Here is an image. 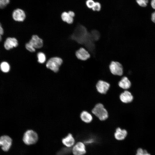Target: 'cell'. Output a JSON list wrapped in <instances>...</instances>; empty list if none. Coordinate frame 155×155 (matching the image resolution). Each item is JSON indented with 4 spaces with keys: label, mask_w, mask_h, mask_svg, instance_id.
Wrapping results in <instances>:
<instances>
[{
    "label": "cell",
    "mask_w": 155,
    "mask_h": 155,
    "mask_svg": "<svg viewBox=\"0 0 155 155\" xmlns=\"http://www.w3.org/2000/svg\"><path fill=\"white\" fill-rule=\"evenodd\" d=\"M95 2L93 0H87L86 4L87 7L89 8H92L94 6Z\"/></svg>",
    "instance_id": "cell-26"
},
{
    "label": "cell",
    "mask_w": 155,
    "mask_h": 155,
    "mask_svg": "<svg viewBox=\"0 0 155 155\" xmlns=\"http://www.w3.org/2000/svg\"><path fill=\"white\" fill-rule=\"evenodd\" d=\"M3 40V36L2 35L0 34V42Z\"/></svg>",
    "instance_id": "cell-31"
},
{
    "label": "cell",
    "mask_w": 155,
    "mask_h": 155,
    "mask_svg": "<svg viewBox=\"0 0 155 155\" xmlns=\"http://www.w3.org/2000/svg\"><path fill=\"white\" fill-rule=\"evenodd\" d=\"M151 5L152 8L155 9V0H151Z\"/></svg>",
    "instance_id": "cell-29"
},
{
    "label": "cell",
    "mask_w": 155,
    "mask_h": 155,
    "mask_svg": "<svg viewBox=\"0 0 155 155\" xmlns=\"http://www.w3.org/2000/svg\"><path fill=\"white\" fill-rule=\"evenodd\" d=\"M4 29L1 24L0 22V34L3 36L4 34Z\"/></svg>",
    "instance_id": "cell-27"
},
{
    "label": "cell",
    "mask_w": 155,
    "mask_h": 155,
    "mask_svg": "<svg viewBox=\"0 0 155 155\" xmlns=\"http://www.w3.org/2000/svg\"><path fill=\"white\" fill-rule=\"evenodd\" d=\"M101 8L100 3L98 2H96L92 9L93 11H99L100 10Z\"/></svg>",
    "instance_id": "cell-25"
},
{
    "label": "cell",
    "mask_w": 155,
    "mask_h": 155,
    "mask_svg": "<svg viewBox=\"0 0 155 155\" xmlns=\"http://www.w3.org/2000/svg\"><path fill=\"white\" fill-rule=\"evenodd\" d=\"M63 60L58 57H54L50 59L47 62L46 66L55 72H57L63 63Z\"/></svg>",
    "instance_id": "cell-4"
},
{
    "label": "cell",
    "mask_w": 155,
    "mask_h": 155,
    "mask_svg": "<svg viewBox=\"0 0 155 155\" xmlns=\"http://www.w3.org/2000/svg\"><path fill=\"white\" fill-rule=\"evenodd\" d=\"M75 139L71 133H69L62 140V144L68 148L73 147L75 144Z\"/></svg>",
    "instance_id": "cell-12"
},
{
    "label": "cell",
    "mask_w": 155,
    "mask_h": 155,
    "mask_svg": "<svg viewBox=\"0 0 155 155\" xmlns=\"http://www.w3.org/2000/svg\"><path fill=\"white\" fill-rule=\"evenodd\" d=\"M127 134V131L125 129H122L120 127L117 128L114 134L115 138L118 141L124 140Z\"/></svg>",
    "instance_id": "cell-14"
},
{
    "label": "cell",
    "mask_w": 155,
    "mask_h": 155,
    "mask_svg": "<svg viewBox=\"0 0 155 155\" xmlns=\"http://www.w3.org/2000/svg\"><path fill=\"white\" fill-rule=\"evenodd\" d=\"M28 42L35 49L40 48L42 47L43 45L42 40L38 36L36 35L32 36L31 39Z\"/></svg>",
    "instance_id": "cell-11"
},
{
    "label": "cell",
    "mask_w": 155,
    "mask_h": 155,
    "mask_svg": "<svg viewBox=\"0 0 155 155\" xmlns=\"http://www.w3.org/2000/svg\"><path fill=\"white\" fill-rule=\"evenodd\" d=\"M118 84L119 86L122 88L127 89L130 87L131 83L128 78L125 76L122 78L119 82Z\"/></svg>",
    "instance_id": "cell-16"
},
{
    "label": "cell",
    "mask_w": 155,
    "mask_h": 155,
    "mask_svg": "<svg viewBox=\"0 0 155 155\" xmlns=\"http://www.w3.org/2000/svg\"><path fill=\"white\" fill-rule=\"evenodd\" d=\"M69 14L73 18L75 15L74 13L72 11H69L68 12Z\"/></svg>",
    "instance_id": "cell-30"
},
{
    "label": "cell",
    "mask_w": 155,
    "mask_h": 155,
    "mask_svg": "<svg viewBox=\"0 0 155 155\" xmlns=\"http://www.w3.org/2000/svg\"><path fill=\"white\" fill-rule=\"evenodd\" d=\"M12 140L9 136L3 135L0 137V146L3 150L8 151L12 145Z\"/></svg>",
    "instance_id": "cell-8"
},
{
    "label": "cell",
    "mask_w": 155,
    "mask_h": 155,
    "mask_svg": "<svg viewBox=\"0 0 155 155\" xmlns=\"http://www.w3.org/2000/svg\"><path fill=\"white\" fill-rule=\"evenodd\" d=\"M72 151L73 155H84L86 153L85 145L81 142L75 144L72 147Z\"/></svg>",
    "instance_id": "cell-5"
},
{
    "label": "cell",
    "mask_w": 155,
    "mask_h": 155,
    "mask_svg": "<svg viewBox=\"0 0 155 155\" xmlns=\"http://www.w3.org/2000/svg\"><path fill=\"white\" fill-rule=\"evenodd\" d=\"M80 118L84 122L88 123L92 121L93 118L90 114L85 111H82L80 114Z\"/></svg>",
    "instance_id": "cell-17"
},
{
    "label": "cell",
    "mask_w": 155,
    "mask_h": 155,
    "mask_svg": "<svg viewBox=\"0 0 155 155\" xmlns=\"http://www.w3.org/2000/svg\"><path fill=\"white\" fill-rule=\"evenodd\" d=\"M149 0H136L137 3L140 6L144 7L147 6Z\"/></svg>",
    "instance_id": "cell-21"
},
{
    "label": "cell",
    "mask_w": 155,
    "mask_h": 155,
    "mask_svg": "<svg viewBox=\"0 0 155 155\" xmlns=\"http://www.w3.org/2000/svg\"><path fill=\"white\" fill-rule=\"evenodd\" d=\"M71 38L79 43L84 44L92 52L94 50L95 41L91 33L88 32L86 29L82 26H78L71 36Z\"/></svg>",
    "instance_id": "cell-1"
},
{
    "label": "cell",
    "mask_w": 155,
    "mask_h": 155,
    "mask_svg": "<svg viewBox=\"0 0 155 155\" xmlns=\"http://www.w3.org/2000/svg\"><path fill=\"white\" fill-rule=\"evenodd\" d=\"M25 48L27 50L30 52H33L36 51V49L28 42L26 44Z\"/></svg>",
    "instance_id": "cell-24"
},
{
    "label": "cell",
    "mask_w": 155,
    "mask_h": 155,
    "mask_svg": "<svg viewBox=\"0 0 155 155\" xmlns=\"http://www.w3.org/2000/svg\"><path fill=\"white\" fill-rule=\"evenodd\" d=\"M109 68L111 72L114 75L121 76L123 74L122 66L118 62L112 61L109 65Z\"/></svg>",
    "instance_id": "cell-6"
},
{
    "label": "cell",
    "mask_w": 155,
    "mask_h": 155,
    "mask_svg": "<svg viewBox=\"0 0 155 155\" xmlns=\"http://www.w3.org/2000/svg\"><path fill=\"white\" fill-rule=\"evenodd\" d=\"M38 61L40 63H44L46 61V58L45 54L42 52H39L37 54Z\"/></svg>",
    "instance_id": "cell-20"
},
{
    "label": "cell",
    "mask_w": 155,
    "mask_h": 155,
    "mask_svg": "<svg viewBox=\"0 0 155 155\" xmlns=\"http://www.w3.org/2000/svg\"><path fill=\"white\" fill-rule=\"evenodd\" d=\"M120 99L123 103H127L131 102L133 99V96L129 91L125 90L120 96Z\"/></svg>",
    "instance_id": "cell-15"
},
{
    "label": "cell",
    "mask_w": 155,
    "mask_h": 155,
    "mask_svg": "<svg viewBox=\"0 0 155 155\" xmlns=\"http://www.w3.org/2000/svg\"><path fill=\"white\" fill-rule=\"evenodd\" d=\"M151 20L153 22L155 23V11L152 14Z\"/></svg>",
    "instance_id": "cell-28"
},
{
    "label": "cell",
    "mask_w": 155,
    "mask_h": 155,
    "mask_svg": "<svg viewBox=\"0 0 155 155\" xmlns=\"http://www.w3.org/2000/svg\"><path fill=\"white\" fill-rule=\"evenodd\" d=\"M61 16L62 20L68 24H71L73 22V18L69 14L68 12H63L62 13Z\"/></svg>",
    "instance_id": "cell-19"
},
{
    "label": "cell",
    "mask_w": 155,
    "mask_h": 155,
    "mask_svg": "<svg viewBox=\"0 0 155 155\" xmlns=\"http://www.w3.org/2000/svg\"><path fill=\"white\" fill-rule=\"evenodd\" d=\"M11 66L7 61H3L0 63V70L4 73H7L10 70Z\"/></svg>",
    "instance_id": "cell-18"
},
{
    "label": "cell",
    "mask_w": 155,
    "mask_h": 155,
    "mask_svg": "<svg viewBox=\"0 0 155 155\" xmlns=\"http://www.w3.org/2000/svg\"><path fill=\"white\" fill-rule=\"evenodd\" d=\"M110 86L108 83L100 80L98 82L96 87L99 92L102 94H105L108 90Z\"/></svg>",
    "instance_id": "cell-10"
},
{
    "label": "cell",
    "mask_w": 155,
    "mask_h": 155,
    "mask_svg": "<svg viewBox=\"0 0 155 155\" xmlns=\"http://www.w3.org/2000/svg\"><path fill=\"white\" fill-rule=\"evenodd\" d=\"M12 17L13 19L16 21L22 22L25 19L26 15L23 10L18 8L13 11L12 13Z\"/></svg>",
    "instance_id": "cell-9"
},
{
    "label": "cell",
    "mask_w": 155,
    "mask_h": 155,
    "mask_svg": "<svg viewBox=\"0 0 155 155\" xmlns=\"http://www.w3.org/2000/svg\"><path fill=\"white\" fill-rule=\"evenodd\" d=\"M18 45L17 39L14 37H8L6 38L3 42V46L7 51H9L17 47Z\"/></svg>",
    "instance_id": "cell-7"
},
{
    "label": "cell",
    "mask_w": 155,
    "mask_h": 155,
    "mask_svg": "<svg viewBox=\"0 0 155 155\" xmlns=\"http://www.w3.org/2000/svg\"><path fill=\"white\" fill-rule=\"evenodd\" d=\"M136 155H150V154H149L146 150L139 148L137 151Z\"/></svg>",
    "instance_id": "cell-23"
},
{
    "label": "cell",
    "mask_w": 155,
    "mask_h": 155,
    "mask_svg": "<svg viewBox=\"0 0 155 155\" xmlns=\"http://www.w3.org/2000/svg\"><path fill=\"white\" fill-rule=\"evenodd\" d=\"M92 112L101 121L105 120L108 117L107 110L101 103L96 104L92 109Z\"/></svg>",
    "instance_id": "cell-3"
},
{
    "label": "cell",
    "mask_w": 155,
    "mask_h": 155,
    "mask_svg": "<svg viewBox=\"0 0 155 155\" xmlns=\"http://www.w3.org/2000/svg\"><path fill=\"white\" fill-rule=\"evenodd\" d=\"M38 139L37 133L32 130L29 129L24 133L23 137V141L26 145H30L36 144Z\"/></svg>",
    "instance_id": "cell-2"
},
{
    "label": "cell",
    "mask_w": 155,
    "mask_h": 155,
    "mask_svg": "<svg viewBox=\"0 0 155 155\" xmlns=\"http://www.w3.org/2000/svg\"><path fill=\"white\" fill-rule=\"evenodd\" d=\"M75 55L78 59L82 61L86 60L90 57L88 51L83 48H81L76 51Z\"/></svg>",
    "instance_id": "cell-13"
},
{
    "label": "cell",
    "mask_w": 155,
    "mask_h": 155,
    "mask_svg": "<svg viewBox=\"0 0 155 155\" xmlns=\"http://www.w3.org/2000/svg\"><path fill=\"white\" fill-rule=\"evenodd\" d=\"M10 0H0V9H3L6 7L9 3Z\"/></svg>",
    "instance_id": "cell-22"
}]
</instances>
